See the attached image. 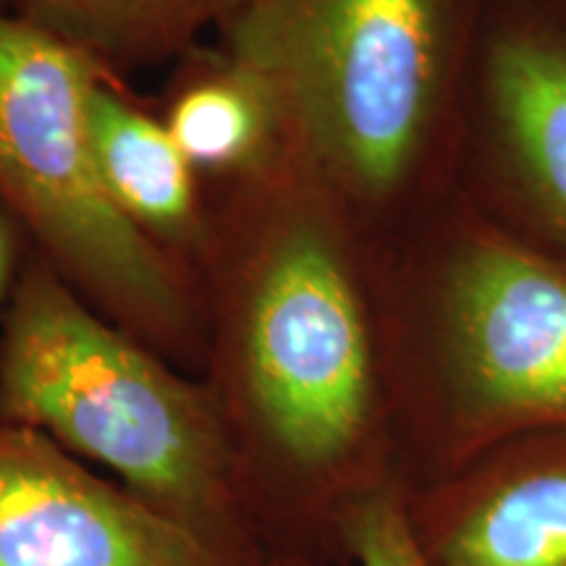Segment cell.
<instances>
[{
	"mask_svg": "<svg viewBox=\"0 0 566 566\" xmlns=\"http://www.w3.org/2000/svg\"><path fill=\"white\" fill-rule=\"evenodd\" d=\"M208 195L202 380L254 527L275 562L349 566L346 516L399 483L388 250L289 163Z\"/></svg>",
	"mask_w": 566,
	"mask_h": 566,
	"instance_id": "1",
	"label": "cell"
},
{
	"mask_svg": "<svg viewBox=\"0 0 566 566\" xmlns=\"http://www.w3.org/2000/svg\"><path fill=\"white\" fill-rule=\"evenodd\" d=\"M491 0H250L216 42L271 92L289 166L391 247L459 192Z\"/></svg>",
	"mask_w": 566,
	"mask_h": 566,
	"instance_id": "2",
	"label": "cell"
},
{
	"mask_svg": "<svg viewBox=\"0 0 566 566\" xmlns=\"http://www.w3.org/2000/svg\"><path fill=\"white\" fill-rule=\"evenodd\" d=\"M388 250L386 344L407 493L566 430V258L457 192Z\"/></svg>",
	"mask_w": 566,
	"mask_h": 566,
	"instance_id": "3",
	"label": "cell"
},
{
	"mask_svg": "<svg viewBox=\"0 0 566 566\" xmlns=\"http://www.w3.org/2000/svg\"><path fill=\"white\" fill-rule=\"evenodd\" d=\"M0 422L103 467L208 546L271 558L202 375L168 363L92 310L32 250L0 323Z\"/></svg>",
	"mask_w": 566,
	"mask_h": 566,
	"instance_id": "4",
	"label": "cell"
},
{
	"mask_svg": "<svg viewBox=\"0 0 566 566\" xmlns=\"http://www.w3.org/2000/svg\"><path fill=\"white\" fill-rule=\"evenodd\" d=\"M97 71L101 63L74 45L0 9V208L92 310L202 375L195 273L142 237L97 176L87 134Z\"/></svg>",
	"mask_w": 566,
	"mask_h": 566,
	"instance_id": "5",
	"label": "cell"
},
{
	"mask_svg": "<svg viewBox=\"0 0 566 566\" xmlns=\"http://www.w3.org/2000/svg\"><path fill=\"white\" fill-rule=\"evenodd\" d=\"M459 192L566 258V0H491L467 90Z\"/></svg>",
	"mask_w": 566,
	"mask_h": 566,
	"instance_id": "6",
	"label": "cell"
},
{
	"mask_svg": "<svg viewBox=\"0 0 566 566\" xmlns=\"http://www.w3.org/2000/svg\"><path fill=\"white\" fill-rule=\"evenodd\" d=\"M0 566H292L223 554L34 430L0 422Z\"/></svg>",
	"mask_w": 566,
	"mask_h": 566,
	"instance_id": "7",
	"label": "cell"
},
{
	"mask_svg": "<svg viewBox=\"0 0 566 566\" xmlns=\"http://www.w3.org/2000/svg\"><path fill=\"white\" fill-rule=\"evenodd\" d=\"M407 512L433 566H566V430L495 446Z\"/></svg>",
	"mask_w": 566,
	"mask_h": 566,
	"instance_id": "8",
	"label": "cell"
},
{
	"mask_svg": "<svg viewBox=\"0 0 566 566\" xmlns=\"http://www.w3.org/2000/svg\"><path fill=\"white\" fill-rule=\"evenodd\" d=\"M87 134L105 195L142 237L195 273L210 231V195L132 80L97 71L87 92Z\"/></svg>",
	"mask_w": 566,
	"mask_h": 566,
	"instance_id": "9",
	"label": "cell"
},
{
	"mask_svg": "<svg viewBox=\"0 0 566 566\" xmlns=\"http://www.w3.org/2000/svg\"><path fill=\"white\" fill-rule=\"evenodd\" d=\"M155 105L205 187L254 181L289 163L271 92L221 42H202L168 66Z\"/></svg>",
	"mask_w": 566,
	"mask_h": 566,
	"instance_id": "10",
	"label": "cell"
},
{
	"mask_svg": "<svg viewBox=\"0 0 566 566\" xmlns=\"http://www.w3.org/2000/svg\"><path fill=\"white\" fill-rule=\"evenodd\" d=\"M250 0H27L21 17L132 80L174 66L218 34Z\"/></svg>",
	"mask_w": 566,
	"mask_h": 566,
	"instance_id": "11",
	"label": "cell"
},
{
	"mask_svg": "<svg viewBox=\"0 0 566 566\" xmlns=\"http://www.w3.org/2000/svg\"><path fill=\"white\" fill-rule=\"evenodd\" d=\"M344 546L349 566H433L409 525L401 483L380 488L352 509L344 525Z\"/></svg>",
	"mask_w": 566,
	"mask_h": 566,
	"instance_id": "12",
	"label": "cell"
},
{
	"mask_svg": "<svg viewBox=\"0 0 566 566\" xmlns=\"http://www.w3.org/2000/svg\"><path fill=\"white\" fill-rule=\"evenodd\" d=\"M27 252H30V244H27L24 233L11 221L9 212L0 208V323H3L6 304H9Z\"/></svg>",
	"mask_w": 566,
	"mask_h": 566,
	"instance_id": "13",
	"label": "cell"
},
{
	"mask_svg": "<svg viewBox=\"0 0 566 566\" xmlns=\"http://www.w3.org/2000/svg\"><path fill=\"white\" fill-rule=\"evenodd\" d=\"M27 0H0V9L6 11H21V6H24Z\"/></svg>",
	"mask_w": 566,
	"mask_h": 566,
	"instance_id": "14",
	"label": "cell"
}]
</instances>
